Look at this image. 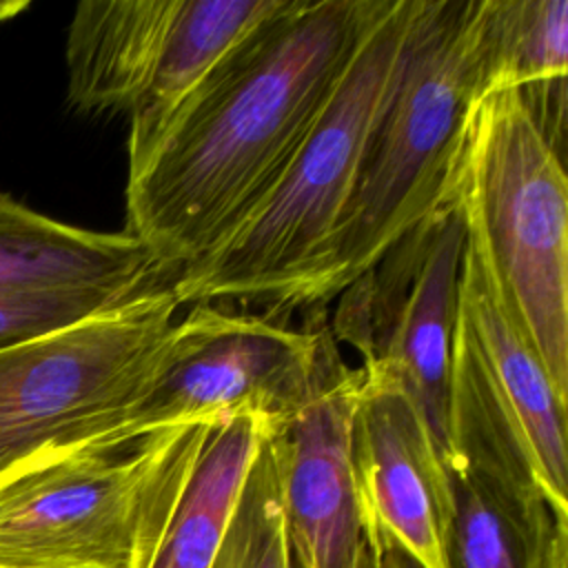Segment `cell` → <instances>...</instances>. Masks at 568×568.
I'll return each instance as SVG.
<instances>
[{
    "label": "cell",
    "instance_id": "1",
    "mask_svg": "<svg viewBox=\"0 0 568 568\" xmlns=\"http://www.w3.org/2000/svg\"><path fill=\"white\" fill-rule=\"evenodd\" d=\"M390 0H286L126 178V233L160 268L206 255L277 182Z\"/></svg>",
    "mask_w": 568,
    "mask_h": 568
},
{
    "label": "cell",
    "instance_id": "2",
    "mask_svg": "<svg viewBox=\"0 0 568 568\" xmlns=\"http://www.w3.org/2000/svg\"><path fill=\"white\" fill-rule=\"evenodd\" d=\"M419 0H390L268 193L169 286L180 304L271 302L288 311L328 242L408 58Z\"/></svg>",
    "mask_w": 568,
    "mask_h": 568
},
{
    "label": "cell",
    "instance_id": "3",
    "mask_svg": "<svg viewBox=\"0 0 568 568\" xmlns=\"http://www.w3.org/2000/svg\"><path fill=\"white\" fill-rule=\"evenodd\" d=\"M481 27L484 0H419L408 58L353 193L288 311L326 306L439 204L479 91Z\"/></svg>",
    "mask_w": 568,
    "mask_h": 568
},
{
    "label": "cell",
    "instance_id": "4",
    "mask_svg": "<svg viewBox=\"0 0 568 568\" xmlns=\"http://www.w3.org/2000/svg\"><path fill=\"white\" fill-rule=\"evenodd\" d=\"M442 200L457 206L501 306L568 397V178L519 91L470 102Z\"/></svg>",
    "mask_w": 568,
    "mask_h": 568
},
{
    "label": "cell",
    "instance_id": "5",
    "mask_svg": "<svg viewBox=\"0 0 568 568\" xmlns=\"http://www.w3.org/2000/svg\"><path fill=\"white\" fill-rule=\"evenodd\" d=\"M213 422L36 466L0 488V568H144Z\"/></svg>",
    "mask_w": 568,
    "mask_h": 568
},
{
    "label": "cell",
    "instance_id": "6",
    "mask_svg": "<svg viewBox=\"0 0 568 568\" xmlns=\"http://www.w3.org/2000/svg\"><path fill=\"white\" fill-rule=\"evenodd\" d=\"M180 302L149 288L73 326L0 351V488L78 450L126 442Z\"/></svg>",
    "mask_w": 568,
    "mask_h": 568
},
{
    "label": "cell",
    "instance_id": "7",
    "mask_svg": "<svg viewBox=\"0 0 568 568\" xmlns=\"http://www.w3.org/2000/svg\"><path fill=\"white\" fill-rule=\"evenodd\" d=\"M564 397L526 335L501 306L466 240L448 379V453L481 457L530 479L568 517Z\"/></svg>",
    "mask_w": 568,
    "mask_h": 568
},
{
    "label": "cell",
    "instance_id": "8",
    "mask_svg": "<svg viewBox=\"0 0 568 568\" xmlns=\"http://www.w3.org/2000/svg\"><path fill=\"white\" fill-rule=\"evenodd\" d=\"M308 326L195 302L169 331L155 368L124 415L126 437L233 415L282 419L308 395L324 306Z\"/></svg>",
    "mask_w": 568,
    "mask_h": 568
},
{
    "label": "cell",
    "instance_id": "9",
    "mask_svg": "<svg viewBox=\"0 0 568 568\" xmlns=\"http://www.w3.org/2000/svg\"><path fill=\"white\" fill-rule=\"evenodd\" d=\"M466 226L455 204H439L339 295L335 342L362 362L393 371L446 446L448 379L457 328Z\"/></svg>",
    "mask_w": 568,
    "mask_h": 568
},
{
    "label": "cell",
    "instance_id": "10",
    "mask_svg": "<svg viewBox=\"0 0 568 568\" xmlns=\"http://www.w3.org/2000/svg\"><path fill=\"white\" fill-rule=\"evenodd\" d=\"M357 379L322 315L311 390L293 413L273 419L291 568L362 564L364 526L348 457Z\"/></svg>",
    "mask_w": 568,
    "mask_h": 568
},
{
    "label": "cell",
    "instance_id": "11",
    "mask_svg": "<svg viewBox=\"0 0 568 568\" xmlns=\"http://www.w3.org/2000/svg\"><path fill=\"white\" fill-rule=\"evenodd\" d=\"M348 419V457L362 521L422 568H446L450 484L444 450L399 377L362 362Z\"/></svg>",
    "mask_w": 568,
    "mask_h": 568
},
{
    "label": "cell",
    "instance_id": "12",
    "mask_svg": "<svg viewBox=\"0 0 568 568\" xmlns=\"http://www.w3.org/2000/svg\"><path fill=\"white\" fill-rule=\"evenodd\" d=\"M158 273V260L131 233L73 226L0 193V291L102 286L138 295Z\"/></svg>",
    "mask_w": 568,
    "mask_h": 568
},
{
    "label": "cell",
    "instance_id": "13",
    "mask_svg": "<svg viewBox=\"0 0 568 568\" xmlns=\"http://www.w3.org/2000/svg\"><path fill=\"white\" fill-rule=\"evenodd\" d=\"M180 0H87L67 31V100L82 113H131L146 93Z\"/></svg>",
    "mask_w": 568,
    "mask_h": 568
},
{
    "label": "cell",
    "instance_id": "14",
    "mask_svg": "<svg viewBox=\"0 0 568 568\" xmlns=\"http://www.w3.org/2000/svg\"><path fill=\"white\" fill-rule=\"evenodd\" d=\"M450 484L446 568H535L557 515L537 484L470 455L444 457Z\"/></svg>",
    "mask_w": 568,
    "mask_h": 568
},
{
    "label": "cell",
    "instance_id": "15",
    "mask_svg": "<svg viewBox=\"0 0 568 568\" xmlns=\"http://www.w3.org/2000/svg\"><path fill=\"white\" fill-rule=\"evenodd\" d=\"M286 0H180L153 80L129 113V171L162 140L211 73Z\"/></svg>",
    "mask_w": 568,
    "mask_h": 568
},
{
    "label": "cell",
    "instance_id": "16",
    "mask_svg": "<svg viewBox=\"0 0 568 568\" xmlns=\"http://www.w3.org/2000/svg\"><path fill=\"white\" fill-rule=\"evenodd\" d=\"M266 417L213 422L144 568H211L235 510Z\"/></svg>",
    "mask_w": 568,
    "mask_h": 568
},
{
    "label": "cell",
    "instance_id": "17",
    "mask_svg": "<svg viewBox=\"0 0 568 568\" xmlns=\"http://www.w3.org/2000/svg\"><path fill=\"white\" fill-rule=\"evenodd\" d=\"M568 0H484L477 95L566 78Z\"/></svg>",
    "mask_w": 568,
    "mask_h": 568
},
{
    "label": "cell",
    "instance_id": "18",
    "mask_svg": "<svg viewBox=\"0 0 568 568\" xmlns=\"http://www.w3.org/2000/svg\"><path fill=\"white\" fill-rule=\"evenodd\" d=\"M211 568H291L273 419L264 422L253 462Z\"/></svg>",
    "mask_w": 568,
    "mask_h": 568
},
{
    "label": "cell",
    "instance_id": "19",
    "mask_svg": "<svg viewBox=\"0 0 568 568\" xmlns=\"http://www.w3.org/2000/svg\"><path fill=\"white\" fill-rule=\"evenodd\" d=\"M135 295L102 286L0 291V351L73 326Z\"/></svg>",
    "mask_w": 568,
    "mask_h": 568
},
{
    "label": "cell",
    "instance_id": "20",
    "mask_svg": "<svg viewBox=\"0 0 568 568\" xmlns=\"http://www.w3.org/2000/svg\"><path fill=\"white\" fill-rule=\"evenodd\" d=\"M364 535L373 546L377 568H422L406 550H402L386 532H382L375 524L362 521Z\"/></svg>",
    "mask_w": 568,
    "mask_h": 568
},
{
    "label": "cell",
    "instance_id": "21",
    "mask_svg": "<svg viewBox=\"0 0 568 568\" xmlns=\"http://www.w3.org/2000/svg\"><path fill=\"white\" fill-rule=\"evenodd\" d=\"M535 568H568V517H557L539 555Z\"/></svg>",
    "mask_w": 568,
    "mask_h": 568
},
{
    "label": "cell",
    "instance_id": "22",
    "mask_svg": "<svg viewBox=\"0 0 568 568\" xmlns=\"http://www.w3.org/2000/svg\"><path fill=\"white\" fill-rule=\"evenodd\" d=\"M359 568H377V564H375V552H373V546H371V541L366 539V535H364V550H362V564H359Z\"/></svg>",
    "mask_w": 568,
    "mask_h": 568
}]
</instances>
